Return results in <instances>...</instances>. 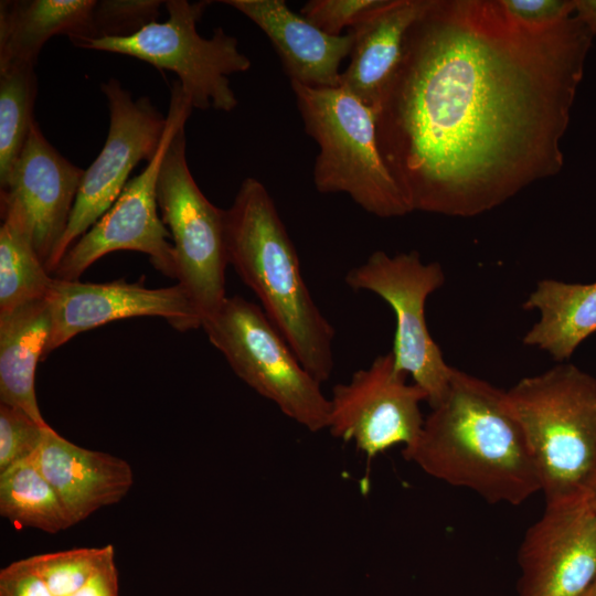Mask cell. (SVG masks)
Returning <instances> with one entry per match:
<instances>
[{
  "instance_id": "obj_23",
  "label": "cell",
  "mask_w": 596,
  "mask_h": 596,
  "mask_svg": "<svg viewBox=\"0 0 596 596\" xmlns=\"http://www.w3.org/2000/svg\"><path fill=\"white\" fill-rule=\"evenodd\" d=\"M0 315L46 299L53 277L40 258L21 219L1 213Z\"/></svg>"
},
{
  "instance_id": "obj_14",
  "label": "cell",
  "mask_w": 596,
  "mask_h": 596,
  "mask_svg": "<svg viewBox=\"0 0 596 596\" xmlns=\"http://www.w3.org/2000/svg\"><path fill=\"white\" fill-rule=\"evenodd\" d=\"M46 301L51 334L43 359L78 333L115 320L159 317L182 332L202 327L199 311L179 284L148 288L142 280L96 284L53 277Z\"/></svg>"
},
{
  "instance_id": "obj_11",
  "label": "cell",
  "mask_w": 596,
  "mask_h": 596,
  "mask_svg": "<svg viewBox=\"0 0 596 596\" xmlns=\"http://www.w3.org/2000/svg\"><path fill=\"white\" fill-rule=\"evenodd\" d=\"M100 89L109 109L107 138L84 171L65 233L45 264L51 276L68 248L115 203L132 169L153 159L164 135L167 116L147 96L134 99L116 78Z\"/></svg>"
},
{
  "instance_id": "obj_6",
  "label": "cell",
  "mask_w": 596,
  "mask_h": 596,
  "mask_svg": "<svg viewBox=\"0 0 596 596\" xmlns=\"http://www.w3.org/2000/svg\"><path fill=\"white\" fill-rule=\"evenodd\" d=\"M202 328L233 372L280 412L311 433L327 429L329 397L263 309L226 297Z\"/></svg>"
},
{
  "instance_id": "obj_13",
  "label": "cell",
  "mask_w": 596,
  "mask_h": 596,
  "mask_svg": "<svg viewBox=\"0 0 596 596\" xmlns=\"http://www.w3.org/2000/svg\"><path fill=\"white\" fill-rule=\"evenodd\" d=\"M518 564V596H584L596 578V513L584 489L545 498Z\"/></svg>"
},
{
  "instance_id": "obj_24",
  "label": "cell",
  "mask_w": 596,
  "mask_h": 596,
  "mask_svg": "<svg viewBox=\"0 0 596 596\" xmlns=\"http://www.w3.org/2000/svg\"><path fill=\"white\" fill-rule=\"evenodd\" d=\"M34 66L20 63L0 68V181L8 175L35 121Z\"/></svg>"
},
{
  "instance_id": "obj_8",
  "label": "cell",
  "mask_w": 596,
  "mask_h": 596,
  "mask_svg": "<svg viewBox=\"0 0 596 596\" xmlns=\"http://www.w3.org/2000/svg\"><path fill=\"white\" fill-rule=\"evenodd\" d=\"M185 146L182 127L163 157L157 196L172 238L177 284L188 294L203 323L227 297L225 210L210 202L198 187L188 167Z\"/></svg>"
},
{
  "instance_id": "obj_27",
  "label": "cell",
  "mask_w": 596,
  "mask_h": 596,
  "mask_svg": "<svg viewBox=\"0 0 596 596\" xmlns=\"http://www.w3.org/2000/svg\"><path fill=\"white\" fill-rule=\"evenodd\" d=\"M50 427L40 425L19 408L0 403V472L32 457Z\"/></svg>"
},
{
  "instance_id": "obj_33",
  "label": "cell",
  "mask_w": 596,
  "mask_h": 596,
  "mask_svg": "<svg viewBox=\"0 0 596 596\" xmlns=\"http://www.w3.org/2000/svg\"><path fill=\"white\" fill-rule=\"evenodd\" d=\"M584 491L588 498V501L596 513V472L586 483Z\"/></svg>"
},
{
  "instance_id": "obj_20",
  "label": "cell",
  "mask_w": 596,
  "mask_h": 596,
  "mask_svg": "<svg viewBox=\"0 0 596 596\" xmlns=\"http://www.w3.org/2000/svg\"><path fill=\"white\" fill-rule=\"evenodd\" d=\"M51 334L46 299L0 315V403L19 408L42 426H50L39 408L35 369Z\"/></svg>"
},
{
  "instance_id": "obj_1",
  "label": "cell",
  "mask_w": 596,
  "mask_h": 596,
  "mask_svg": "<svg viewBox=\"0 0 596 596\" xmlns=\"http://www.w3.org/2000/svg\"><path fill=\"white\" fill-rule=\"evenodd\" d=\"M593 39L575 15L530 30L500 0H425L375 109L412 212L476 216L557 174Z\"/></svg>"
},
{
  "instance_id": "obj_5",
  "label": "cell",
  "mask_w": 596,
  "mask_h": 596,
  "mask_svg": "<svg viewBox=\"0 0 596 596\" xmlns=\"http://www.w3.org/2000/svg\"><path fill=\"white\" fill-rule=\"evenodd\" d=\"M539 469L544 497L583 490L596 472V377L573 363L505 391Z\"/></svg>"
},
{
  "instance_id": "obj_25",
  "label": "cell",
  "mask_w": 596,
  "mask_h": 596,
  "mask_svg": "<svg viewBox=\"0 0 596 596\" xmlns=\"http://www.w3.org/2000/svg\"><path fill=\"white\" fill-rule=\"evenodd\" d=\"M30 558L53 596H70L115 558V550L107 544L38 554Z\"/></svg>"
},
{
  "instance_id": "obj_26",
  "label": "cell",
  "mask_w": 596,
  "mask_h": 596,
  "mask_svg": "<svg viewBox=\"0 0 596 596\" xmlns=\"http://www.w3.org/2000/svg\"><path fill=\"white\" fill-rule=\"evenodd\" d=\"M160 0H100L93 10L89 36L82 44L104 39L132 35L157 21Z\"/></svg>"
},
{
  "instance_id": "obj_31",
  "label": "cell",
  "mask_w": 596,
  "mask_h": 596,
  "mask_svg": "<svg viewBox=\"0 0 596 596\" xmlns=\"http://www.w3.org/2000/svg\"><path fill=\"white\" fill-rule=\"evenodd\" d=\"M70 596H119L115 558L108 561L85 586Z\"/></svg>"
},
{
  "instance_id": "obj_17",
  "label": "cell",
  "mask_w": 596,
  "mask_h": 596,
  "mask_svg": "<svg viewBox=\"0 0 596 596\" xmlns=\"http://www.w3.org/2000/svg\"><path fill=\"white\" fill-rule=\"evenodd\" d=\"M32 458L57 491L74 524L121 501L134 483L128 461L77 446L52 427L44 432Z\"/></svg>"
},
{
  "instance_id": "obj_12",
  "label": "cell",
  "mask_w": 596,
  "mask_h": 596,
  "mask_svg": "<svg viewBox=\"0 0 596 596\" xmlns=\"http://www.w3.org/2000/svg\"><path fill=\"white\" fill-rule=\"evenodd\" d=\"M395 365L392 351L377 355L347 383L336 384L329 397L327 429L351 441L368 458L395 445L413 444L424 424L421 403L427 395Z\"/></svg>"
},
{
  "instance_id": "obj_30",
  "label": "cell",
  "mask_w": 596,
  "mask_h": 596,
  "mask_svg": "<svg viewBox=\"0 0 596 596\" xmlns=\"http://www.w3.org/2000/svg\"><path fill=\"white\" fill-rule=\"evenodd\" d=\"M0 596H53L30 557L0 571Z\"/></svg>"
},
{
  "instance_id": "obj_18",
  "label": "cell",
  "mask_w": 596,
  "mask_h": 596,
  "mask_svg": "<svg viewBox=\"0 0 596 596\" xmlns=\"http://www.w3.org/2000/svg\"><path fill=\"white\" fill-rule=\"evenodd\" d=\"M425 0H381L349 31L350 63L340 86L374 110L401 61L406 33Z\"/></svg>"
},
{
  "instance_id": "obj_15",
  "label": "cell",
  "mask_w": 596,
  "mask_h": 596,
  "mask_svg": "<svg viewBox=\"0 0 596 596\" xmlns=\"http://www.w3.org/2000/svg\"><path fill=\"white\" fill-rule=\"evenodd\" d=\"M84 171L63 157L34 121L8 175L0 181L1 213L12 212L21 219L44 265L65 233Z\"/></svg>"
},
{
  "instance_id": "obj_7",
  "label": "cell",
  "mask_w": 596,
  "mask_h": 596,
  "mask_svg": "<svg viewBox=\"0 0 596 596\" xmlns=\"http://www.w3.org/2000/svg\"><path fill=\"white\" fill-rule=\"evenodd\" d=\"M212 1L168 0V19L151 22L124 38H104L79 47L128 55L159 70L175 73L193 108L232 111L237 97L228 76L251 68L236 38L216 28L211 38L196 31V23Z\"/></svg>"
},
{
  "instance_id": "obj_10",
  "label": "cell",
  "mask_w": 596,
  "mask_h": 596,
  "mask_svg": "<svg viewBox=\"0 0 596 596\" xmlns=\"http://www.w3.org/2000/svg\"><path fill=\"white\" fill-rule=\"evenodd\" d=\"M192 109L189 97L174 81L164 135L153 159L127 182L109 210L68 248L52 277L78 280L100 257L116 251H135L147 254L157 270L177 279L173 246L168 241L170 233L158 213L157 184L168 147Z\"/></svg>"
},
{
  "instance_id": "obj_2",
  "label": "cell",
  "mask_w": 596,
  "mask_h": 596,
  "mask_svg": "<svg viewBox=\"0 0 596 596\" xmlns=\"http://www.w3.org/2000/svg\"><path fill=\"white\" fill-rule=\"evenodd\" d=\"M402 454L428 476L467 488L491 504L519 505L542 491L505 391L456 368L444 400Z\"/></svg>"
},
{
  "instance_id": "obj_34",
  "label": "cell",
  "mask_w": 596,
  "mask_h": 596,
  "mask_svg": "<svg viewBox=\"0 0 596 596\" xmlns=\"http://www.w3.org/2000/svg\"><path fill=\"white\" fill-rule=\"evenodd\" d=\"M584 596H596V578L594 579L587 592L584 594Z\"/></svg>"
},
{
  "instance_id": "obj_19",
  "label": "cell",
  "mask_w": 596,
  "mask_h": 596,
  "mask_svg": "<svg viewBox=\"0 0 596 596\" xmlns=\"http://www.w3.org/2000/svg\"><path fill=\"white\" fill-rule=\"evenodd\" d=\"M96 0H4L0 2V68L35 65L43 45L64 34L74 45L89 36Z\"/></svg>"
},
{
  "instance_id": "obj_21",
  "label": "cell",
  "mask_w": 596,
  "mask_h": 596,
  "mask_svg": "<svg viewBox=\"0 0 596 596\" xmlns=\"http://www.w3.org/2000/svg\"><path fill=\"white\" fill-rule=\"evenodd\" d=\"M522 307L540 312L539 321L525 333L523 343L547 352L558 362L568 360L577 347L596 332V281L539 280Z\"/></svg>"
},
{
  "instance_id": "obj_4",
  "label": "cell",
  "mask_w": 596,
  "mask_h": 596,
  "mask_svg": "<svg viewBox=\"0 0 596 596\" xmlns=\"http://www.w3.org/2000/svg\"><path fill=\"white\" fill-rule=\"evenodd\" d=\"M305 131L318 143L313 184L382 219L412 212L379 148L375 110L345 88L290 83Z\"/></svg>"
},
{
  "instance_id": "obj_3",
  "label": "cell",
  "mask_w": 596,
  "mask_h": 596,
  "mask_svg": "<svg viewBox=\"0 0 596 596\" xmlns=\"http://www.w3.org/2000/svg\"><path fill=\"white\" fill-rule=\"evenodd\" d=\"M225 228L230 265L306 370L320 383L328 381L336 330L312 299L294 243L260 181H242L225 210Z\"/></svg>"
},
{
  "instance_id": "obj_29",
  "label": "cell",
  "mask_w": 596,
  "mask_h": 596,
  "mask_svg": "<svg viewBox=\"0 0 596 596\" xmlns=\"http://www.w3.org/2000/svg\"><path fill=\"white\" fill-rule=\"evenodd\" d=\"M507 14L530 30L551 29L574 15L575 0H500Z\"/></svg>"
},
{
  "instance_id": "obj_9",
  "label": "cell",
  "mask_w": 596,
  "mask_h": 596,
  "mask_svg": "<svg viewBox=\"0 0 596 596\" xmlns=\"http://www.w3.org/2000/svg\"><path fill=\"white\" fill-rule=\"evenodd\" d=\"M344 281L351 289L371 291L390 305L396 319L392 349L395 365L425 391L430 408L437 406L455 370L444 360L425 318L427 298L445 283L441 265L424 263L416 251L394 256L375 251L351 268Z\"/></svg>"
},
{
  "instance_id": "obj_22",
  "label": "cell",
  "mask_w": 596,
  "mask_h": 596,
  "mask_svg": "<svg viewBox=\"0 0 596 596\" xmlns=\"http://www.w3.org/2000/svg\"><path fill=\"white\" fill-rule=\"evenodd\" d=\"M0 514L18 528L52 534L74 525L57 491L32 457L0 472Z\"/></svg>"
},
{
  "instance_id": "obj_32",
  "label": "cell",
  "mask_w": 596,
  "mask_h": 596,
  "mask_svg": "<svg viewBox=\"0 0 596 596\" xmlns=\"http://www.w3.org/2000/svg\"><path fill=\"white\" fill-rule=\"evenodd\" d=\"M574 15L596 36V0H575Z\"/></svg>"
},
{
  "instance_id": "obj_28",
  "label": "cell",
  "mask_w": 596,
  "mask_h": 596,
  "mask_svg": "<svg viewBox=\"0 0 596 596\" xmlns=\"http://www.w3.org/2000/svg\"><path fill=\"white\" fill-rule=\"evenodd\" d=\"M381 0H310L304 4L300 14L322 32L343 35V30L352 29L369 10Z\"/></svg>"
},
{
  "instance_id": "obj_16",
  "label": "cell",
  "mask_w": 596,
  "mask_h": 596,
  "mask_svg": "<svg viewBox=\"0 0 596 596\" xmlns=\"http://www.w3.org/2000/svg\"><path fill=\"white\" fill-rule=\"evenodd\" d=\"M254 22L269 39L290 83L308 87L340 86L341 62L350 56L353 34L329 35L284 0H224Z\"/></svg>"
}]
</instances>
